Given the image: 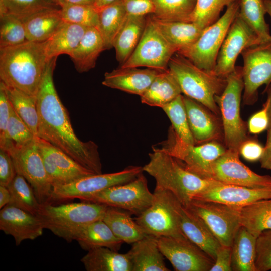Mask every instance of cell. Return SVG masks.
I'll return each instance as SVG.
<instances>
[{"mask_svg": "<svg viewBox=\"0 0 271 271\" xmlns=\"http://www.w3.org/2000/svg\"><path fill=\"white\" fill-rule=\"evenodd\" d=\"M57 58L48 61L36 97L38 137L95 174L102 173L97 145L91 140L83 142L76 136L68 111L57 93L53 78Z\"/></svg>", "mask_w": 271, "mask_h": 271, "instance_id": "cell-1", "label": "cell"}, {"mask_svg": "<svg viewBox=\"0 0 271 271\" xmlns=\"http://www.w3.org/2000/svg\"><path fill=\"white\" fill-rule=\"evenodd\" d=\"M48 60L45 41L0 48V79L36 99Z\"/></svg>", "mask_w": 271, "mask_h": 271, "instance_id": "cell-2", "label": "cell"}, {"mask_svg": "<svg viewBox=\"0 0 271 271\" xmlns=\"http://www.w3.org/2000/svg\"><path fill=\"white\" fill-rule=\"evenodd\" d=\"M152 148L143 171L155 179L156 186L171 192L183 206L187 207L195 196L220 183L190 172L167 152Z\"/></svg>", "mask_w": 271, "mask_h": 271, "instance_id": "cell-3", "label": "cell"}, {"mask_svg": "<svg viewBox=\"0 0 271 271\" xmlns=\"http://www.w3.org/2000/svg\"><path fill=\"white\" fill-rule=\"evenodd\" d=\"M168 69L185 96L201 103L216 115L220 113L215 98L223 92L227 83L226 78L200 68L178 53L171 58Z\"/></svg>", "mask_w": 271, "mask_h": 271, "instance_id": "cell-4", "label": "cell"}, {"mask_svg": "<svg viewBox=\"0 0 271 271\" xmlns=\"http://www.w3.org/2000/svg\"><path fill=\"white\" fill-rule=\"evenodd\" d=\"M108 206L89 202L42 205L37 216L44 229L68 242L75 239L86 225L102 219Z\"/></svg>", "mask_w": 271, "mask_h": 271, "instance_id": "cell-5", "label": "cell"}, {"mask_svg": "<svg viewBox=\"0 0 271 271\" xmlns=\"http://www.w3.org/2000/svg\"><path fill=\"white\" fill-rule=\"evenodd\" d=\"M242 73V67L236 66L226 78L227 83L223 92L215 98L221 115L224 145L227 149L238 152L240 145L248 139L246 125L240 116Z\"/></svg>", "mask_w": 271, "mask_h": 271, "instance_id": "cell-6", "label": "cell"}, {"mask_svg": "<svg viewBox=\"0 0 271 271\" xmlns=\"http://www.w3.org/2000/svg\"><path fill=\"white\" fill-rule=\"evenodd\" d=\"M239 8V0L227 7L224 14L216 22L205 28L195 42L177 53L200 68L213 73L218 53L238 14Z\"/></svg>", "mask_w": 271, "mask_h": 271, "instance_id": "cell-7", "label": "cell"}, {"mask_svg": "<svg viewBox=\"0 0 271 271\" xmlns=\"http://www.w3.org/2000/svg\"><path fill=\"white\" fill-rule=\"evenodd\" d=\"M155 147L176 159L190 172L206 179H210L213 162L227 150L225 146L217 141L202 144L190 145L181 140L170 127L167 139Z\"/></svg>", "mask_w": 271, "mask_h": 271, "instance_id": "cell-8", "label": "cell"}, {"mask_svg": "<svg viewBox=\"0 0 271 271\" xmlns=\"http://www.w3.org/2000/svg\"><path fill=\"white\" fill-rule=\"evenodd\" d=\"M151 205L135 218L137 223L149 235L185 236L180 224L181 203L170 191L156 186Z\"/></svg>", "mask_w": 271, "mask_h": 271, "instance_id": "cell-9", "label": "cell"}, {"mask_svg": "<svg viewBox=\"0 0 271 271\" xmlns=\"http://www.w3.org/2000/svg\"><path fill=\"white\" fill-rule=\"evenodd\" d=\"M143 172L141 166H129L119 172L92 174L53 186L49 203L74 199L83 201L110 187L132 181Z\"/></svg>", "mask_w": 271, "mask_h": 271, "instance_id": "cell-10", "label": "cell"}, {"mask_svg": "<svg viewBox=\"0 0 271 271\" xmlns=\"http://www.w3.org/2000/svg\"><path fill=\"white\" fill-rule=\"evenodd\" d=\"M176 50L164 37L152 14L147 16L142 36L129 58L120 67H145L159 71L168 69L169 62Z\"/></svg>", "mask_w": 271, "mask_h": 271, "instance_id": "cell-11", "label": "cell"}, {"mask_svg": "<svg viewBox=\"0 0 271 271\" xmlns=\"http://www.w3.org/2000/svg\"><path fill=\"white\" fill-rule=\"evenodd\" d=\"M153 199L154 194L142 173L132 181L110 187L82 201L121 209L138 216L151 205Z\"/></svg>", "mask_w": 271, "mask_h": 271, "instance_id": "cell-12", "label": "cell"}, {"mask_svg": "<svg viewBox=\"0 0 271 271\" xmlns=\"http://www.w3.org/2000/svg\"><path fill=\"white\" fill-rule=\"evenodd\" d=\"M37 138L25 145H12L7 151L13 159L17 174L25 178L40 203L45 205L50 203L53 186L45 170Z\"/></svg>", "mask_w": 271, "mask_h": 271, "instance_id": "cell-13", "label": "cell"}, {"mask_svg": "<svg viewBox=\"0 0 271 271\" xmlns=\"http://www.w3.org/2000/svg\"><path fill=\"white\" fill-rule=\"evenodd\" d=\"M186 207L203 220L221 245L232 246L241 226L240 208L217 202L195 199Z\"/></svg>", "mask_w": 271, "mask_h": 271, "instance_id": "cell-14", "label": "cell"}, {"mask_svg": "<svg viewBox=\"0 0 271 271\" xmlns=\"http://www.w3.org/2000/svg\"><path fill=\"white\" fill-rule=\"evenodd\" d=\"M243 61L244 104L252 105L257 100L258 89L271 83V40L245 48Z\"/></svg>", "mask_w": 271, "mask_h": 271, "instance_id": "cell-15", "label": "cell"}, {"mask_svg": "<svg viewBox=\"0 0 271 271\" xmlns=\"http://www.w3.org/2000/svg\"><path fill=\"white\" fill-rule=\"evenodd\" d=\"M162 253L176 271H210L213 259L185 236L156 237Z\"/></svg>", "mask_w": 271, "mask_h": 271, "instance_id": "cell-16", "label": "cell"}, {"mask_svg": "<svg viewBox=\"0 0 271 271\" xmlns=\"http://www.w3.org/2000/svg\"><path fill=\"white\" fill-rule=\"evenodd\" d=\"M260 43L254 31L237 14L218 53L214 74L226 78L234 71L237 57L243 50Z\"/></svg>", "mask_w": 271, "mask_h": 271, "instance_id": "cell-17", "label": "cell"}, {"mask_svg": "<svg viewBox=\"0 0 271 271\" xmlns=\"http://www.w3.org/2000/svg\"><path fill=\"white\" fill-rule=\"evenodd\" d=\"M239 152L227 149L211 165L210 179L223 184L260 188L271 186V176L258 174L239 159Z\"/></svg>", "mask_w": 271, "mask_h": 271, "instance_id": "cell-18", "label": "cell"}, {"mask_svg": "<svg viewBox=\"0 0 271 271\" xmlns=\"http://www.w3.org/2000/svg\"><path fill=\"white\" fill-rule=\"evenodd\" d=\"M36 141L45 170L53 187L95 174L49 142L38 137Z\"/></svg>", "mask_w": 271, "mask_h": 271, "instance_id": "cell-19", "label": "cell"}, {"mask_svg": "<svg viewBox=\"0 0 271 271\" xmlns=\"http://www.w3.org/2000/svg\"><path fill=\"white\" fill-rule=\"evenodd\" d=\"M267 199H271V186L251 188L220 182L196 195L192 200L217 202L241 208Z\"/></svg>", "mask_w": 271, "mask_h": 271, "instance_id": "cell-20", "label": "cell"}, {"mask_svg": "<svg viewBox=\"0 0 271 271\" xmlns=\"http://www.w3.org/2000/svg\"><path fill=\"white\" fill-rule=\"evenodd\" d=\"M41 219L16 207L7 205L0 211V230L12 236L17 246L25 240H33L43 234Z\"/></svg>", "mask_w": 271, "mask_h": 271, "instance_id": "cell-21", "label": "cell"}, {"mask_svg": "<svg viewBox=\"0 0 271 271\" xmlns=\"http://www.w3.org/2000/svg\"><path fill=\"white\" fill-rule=\"evenodd\" d=\"M189 125L195 145L217 141L222 137V125L216 115L196 101L183 96ZM210 111V110H209Z\"/></svg>", "mask_w": 271, "mask_h": 271, "instance_id": "cell-22", "label": "cell"}, {"mask_svg": "<svg viewBox=\"0 0 271 271\" xmlns=\"http://www.w3.org/2000/svg\"><path fill=\"white\" fill-rule=\"evenodd\" d=\"M162 71L138 67H120L106 72L102 84L108 87L142 96Z\"/></svg>", "mask_w": 271, "mask_h": 271, "instance_id": "cell-23", "label": "cell"}, {"mask_svg": "<svg viewBox=\"0 0 271 271\" xmlns=\"http://www.w3.org/2000/svg\"><path fill=\"white\" fill-rule=\"evenodd\" d=\"M180 224L185 236L214 261L221 244L203 220L181 204L179 208Z\"/></svg>", "mask_w": 271, "mask_h": 271, "instance_id": "cell-24", "label": "cell"}, {"mask_svg": "<svg viewBox=\"0 0 271 271\" xmlns=\"http://www.w3.org/2000/svg\"><path fill=\"white\" fill-rule=\"evenodd\" d=\"M147 15L127 14L113 42L116 58L120 65L129 58L144 31Z\"/></svg>", "mask_w": 271, "mask_h": 271, "instance_id": "cell-25", "label": "cell"}, {"mask_svg": "<svg viewBox=\"0 0 271 271\" xmlns=\"http://www.w3.org/2000/svg\"><path fill=\"white\" fill-rule=\"evenodd\" d=\"M132 271H169L156 237L148 235L132 243L127 252Z\"/></svg>", "mask_w": 271, "mask_h": 271, "instance_id": "cell-26", "label": "cell"}, {"mask_svg": "<svg viewBox=\"0 0 271 271\" xmlns=\"http://www.w3.org/2000/svg\"><path fill=\"white\" fill-rule=\"evenodd\" d=\"M104 50V42L98 29L88 27L78 45L69 56L76 70L83 73L95 67L97 58Z\"/></svg>", "mask_w": 271, "mask_h": 271, "instance_id": "cell-27", "label": "cell"}, {"mask_svg": "<svg viewBox=\"0 0 271 271\" xmlns=\"http://www.w3.org/2000/svg\"><path fill=\"white\" fill-rule=\"evenodd\" d=\"M87 28L63 22L50 37L45 41L48 60L61 54L69 55L77 47Z\"/></svg>", "mask_w": 271, "mask_h": 271, "instance_id": "cell-28", "label": "cell"}, {"mask_svg": "<svg viewBox=\"0 0 271 271\" xmlns=\"http://www.w3.org/2000/svg\"><path fill=\"white\" fill-rule=\"evenodd\" d=\"M181 93L177 79L168 69L158 74L148 89L140 97L142 103L162 108Z\"/></svg>", "mask_w": 271, "mask_h": 271, "instance_id": "cell-29", "label": "cell"}, {"mask_svg": "<svg viewBox=\"0 0 271 271\" xmlns=\"http://www.w3.org/2000/svg\"><path fill=\"white\" fill-rule=\"evenodd\" d=\"M75 240L82 249L87 251L99 247H107L118 251L123 243L115 236L102 219L86 225L77 234Z\"/></svg>", "mask_w": 271, "mask_h": 271, "instance_id": "cell-30", "label": "cell"}, {"mask_svg": "<svg viewBox=\"0 0 271 271\" xmlns=\"http://www.w3.org/2000/svg\"><path fill=\"white\" fill-rule=\"evenodd\" d=\"M87 271H132L128 254H121L107 247L88 251L81 259Z\"/></svg>", "mask_w": 271, "mask_h": 271, "instance_id": "cell-31", "label": "cell"}, {"mask_svg": "<svg viewBox=\"0 0 271 271\" xmlns=\"http://www.w3.org/2000/svg\"><path fill=\"white\" fill-rule=\"evenodd\" d=\"M129 212L108 206L102 220L123 243L132 244L148 236Z\"/></svg>", "mask_w": 271, "mask_h": 271, "instance_id": "cell-32", "label": "cell"}, {"mask_svg": "<svg viewBox=\"0 0 271 271\" xmlns=\"http://www.w3.org/2000/svg\"><path fill=\"white\" fill-rule=\"evenodd\" d=\"M152 16L164 37L177 52L195 42L204 29L193 22L164 21Z\"/></svg>", "mask_w": 271, "mask_h": 271, "instance_id": "cell-33", "label": "cell"}, {"mask_svg": "<svg viewBox=\"0 0 271 271\" xmlns=\"http://www.w3.org/2000/svg\"><path fill=\"white\" fill-rule=\"evenodd\" d=\"M63 22L61 9L45 10L33 15L23 21L27 41H46Z\"/></svg>", "mask_w": 271, "mask_h": 271, "instance_id": "cell-34", "label": "cell"}, {"mask_svg": "<svg viewBox=\"0 0 271 271\" xmlns=\"http://www.w3.org/2000/svg\"><path fill=\"white\" fill-rule=\"evenodd\" d=\"M256 237L241 226L231 246L233 271H256L255 265Z\"/></svg>", "mask_w": 271, "mask_h": 271, "instance_id": "cell-35", "label": "cell"}, {"mask_svg": "<svg viewBox=\"0 0 271 271\" xmlns=\"http://www.w3.org/2000/svg\"><path fill=\"white\" fill-rule=\"evenodd\" d=\"M97 9V28L103 39L105 50H109L113 48L114 37L127 15L126 8L123 0H117Z\"/></svg>", "mask_w": 271, "mask_h": 271, "instance_id": "cell-36", "label": "cell"}, {"mask_svg": "<svg viewBox=\"0 0 271 271\" xmlns=\"http://www.w3.org/2000/svg\"><path fill=\"white\" fill-rule=\"evenodd\" d=\"M240 216L241 225L257 238L263 231L271 230V199L240 208Z\"/></svg>", "mask_w": 271, "mask_h": 271, "instance_id": "cell-37", "label": "cell"}, {"mask_svg": "<svg viewBox=\"0 0 271 271\" xmlns=\"http://www.w3.org/2000/svg\"><path fill=\"white\" fill-rule=\"evenodd\" d=\"M0 85L4 89L15 112L38 137V115L36 99L21 90L7 86L1 81Z\"/></svg>", "mask_w": 271, "mask_h": 271, "instance_id": "cell-38", "label": "cell"}, {"mask_svg": "<svg viewBox=\"0 0 271 271\" xmlns=\"http://www.w3.org/2000/svg\"><path fill=\"white\" fill-rule=\"evenodd\" d=\"M266 13L264 0H239L238 15L254 31L261 43L271 40Z\"/></svg>", "mask_w": 271, "mask_h": 271, "instance_id": "cell-39", "label": "cell"}, {"mask_svg": "<svg viewBox=\"0 0 271 271\" xmlns=\"http://www.w3.org/2000/svg\"><path fill=\"white\" fill-rule=\"evenodd\" d=\"M197 0H153L152 14L156 19L167 22H190Z\"/></svg>", "mask_w": 271, "mask_h": 271, "instance_id": "cell-40", "label": "cell"}, {"mask_svg": "<svg viewBox=\"0 0 271 271\" xmlns=\"http://www.w3.org/2000/svg\"><path fill=\"white\" fill-rule=\"evenodd\" d=\"M7 187L11 195L8 205L33 215L38 214L42 205L38 200L32 187L24 177L17 174Z\"/></svg>", "mask_w": 271, "mask_h": 271, "instance_id": "cell-41", "label": "cell"}, {"mask_svg": "<svg viewBox=\"0 0 271 271\" xmlns=\"http://www.w3.org/2000/svg\"><path fill=\"white\" fill-rule=\"evenodd\" d=\"M59 9L51 0H0V16H12L23 22L37 13Z\"/></svg>", "mask_w": 271, "mask_h": 271, "instance_id": "cell-42", "label": "cell"}, {"mask_svg": "<svg viewBox=\"0 0 271 271\" xmlns=\"http://www.w3.org/2000/svg\"><path fill=\"white\" fill-rule=\"evenodd\" d=\"M172 123V127L178 137L185 143L195 145L188 123L187 115L181 94L162 108Z\"/></svg>", "mask_w": 271, "mask_h": 271, "instance_id": "cell-43", "label": "cell"}, {"mask_svg": "<svg viewBox=\"0 0 271 271\" xmlns=\"http://www.w3.org/2000/svg\"><path fill=\"white\" fill-rule=\"evenodd\" d=\"M237 0H197L190 22L205 29L216 22L223 8Z\"/></svg>", "mask_w": 271, "mask_h": 271, "instance_id": "cell-44", "label": "cell"}, {"mask_svg": "<svg viewBox=\"0 0 271 271\" xmlns=\"http://www.w3.org/2000/svg\"><path fill=\"white\" fill-rule=\"evenodd\" d=\"M64 22L86 27H96L98 10L94 5L65 4L61 8Z\"/></svg>", "mask_w": 271, "mask_h": 271, "instance_id": "cell-45", "label": "cell"}, {"mask_svg": "<svg viewBox=\"0 0 271 271\" xmlns=\"http://www.w3.org/2000/svg\"><path fill=\"white\" fill-rule=\"evenodd\" d=\"M23 22L12 16H0V48L27 41Z\"/></svg>", "mask_w": 271, "mask_h": 271, "instance_id": "cell-46", "label": "cell"}, {"mask_svg": "<svg viewBox=\"0 0 271 271\" xmlns=\"http://www.w3.org/2000/svg\"><path fill=\"white\" fill-rule=\"evenodd\" d=\"M7 132L8 143L4 149L5 150H7L12 145H25L37 138L13 108L8 121Z\"/></svg>", "mask_w": 271, "mask_h": 271, "instance_id": "cell-47", "label": "cell"}, {"mask_svg": "<svg viewBox=\"0 0 271 271\" xmlns=\"http://www.w3.org/2000/svg\"><path fill=\"white\" fill-rule=\"evenodd\" d=\"M255 265L256 271L271 270V230L263 231L256 238Z\"/></svg>", "mask_w": 271, "mask_h": 271, "instance_id": "cell-48", "label": "cell"}, {"mask_svg": "<svg viewBox=\"0 0 271 271\" xmlns=\"http://www.w3.org/2000/svg\"><path fill=\"white\" fill-rule=\"evenodd\" d=\"M12 105L3 87L0 85V149H5L7 143V126Z\"/></svg>", "mask_w": 271, "mask_h": 271, "instance_id": "cell-49", "label": "cell"}, {"mask_svg": "<svg viewBox=\"0 0 271 271\" xmlns=\"http://www.w3.org/2000/svg\"><path fill=\"white\" fill-rule=\"evenodd\" d=\"M16 175L11 156L7 151L0 149V185L8 187Z\"/></svg>", "mask_w": 271, "mask_h": 271, "instance_id": "cell-50", "label": "cell"}, {"mask_svg": "<svg viewBox=\"0 0 271 271\" xmlns=\"http://www.w3.org/2000/svg\"><path fill=\"white\" fill-rule=\"evenodd\" d=\"M268 103L267 101L262 109L254 114L249 119L248 128L252 134H258L267 129L269 125Z\"/></svg>", "mask_w": 271, "mask_h": 271, "instance_id": "cell-51", "label": "cell"}, {"mask_svg": "<svg viewBox=\"0 0 271 271\" xmlns=\"http://www.w3.org/2000/svg\"><path fill=\"white\" fill-rule=\"evenodd\" d=\"M263 149L264 147L257 140L247 139L240 145L239 152L246 160L254 162L260 160Z\"/></svg>", "mask_w": 271, "mask_h": 271, "instance_id": "cell-52", "label": "cell"}, {"mask_svg": "<svg viewBox=\"0 0 271 271\" xmlns=\"http://www.w3.org/2000/svg\"><path fill=\"white\" fill-rule=\"evenodd\" d=\"M127 14L148 15L154 13L153 0H123Z\"/></svg>", "mask_w": 271, "mask_h": 271, "instance_id": "cell-53", "label": "cell"}, {"mask_svg": "<svg viewBox=\"0 0 271 271\" xmlns=\"http://www.w3.org/2000/svg\"><path fill=\"white\" fill-rule=\"evenodd\" d=\"M231 246L221 245L210 271H231Z\"/></svg>", "mask_w": 271, "mask_h": 271, "instance_id": "cell-54", "label": "cell"}, {"mask_svg": "<svg viewBox=\"0 0 271 271\" xmlns=\"http://www.w3.org/2000/svg\"><path fill=\"white\" fill-rule=\"evenodd\" d=\"M267 130L266 142L259 162L262 168L271 170V127Z\"/></svg>", "mask_w": 271, "mask_h": 271, "instance_id": "cell-55", "label": "cell"}, {"mask_svg": "<svg viewBox=\"0 0 271 271\" xmlns=\"http://www.w3.org/2000/svg\"><path fill=\"white\" fill-rule=\"evenodd\" d=\"M10 199L11 195L8 187L0 185V208L9 204Z\"/></svg>", "mask_w": 271, "mask_h": 271, "instance_id": "cell-56", "label": "cell"}, {"mask_svg": "<svg viewBox=\"0 0 271 271\" xmlns=\"http://www.w3.org/2000/svg\"><path fill=\"white\" fill-rule=\"evenodd\" d=\"M265 90L267 95L266 101L268 103V112L269 116V125L267 128L268 129L271 127V83L266 86V88Z\"/></svg>", "mask_w": 271, "mask_h": 271, "instance_id": "cell-57", "label": "cell"}, {"mask_svg": "<svg viewBox=\"0 0 271 271\" xmlns=\"http://www.w3.org/2000/svg\"><path fill=\"white\" fill-rule=\"evenodd\" d=\"M65 4L94 5L95 0H64Z\"/></svg>", "mask_w": 271, "mask_h": 271, "instance_id": "cell-58", "label": "cell"}, {"mask_svg": "<svg viewBox=\"0 0 271 271\" xmlns=\"http://www.w3.org/2000/svg\"><path fill=\"white\" fill-rule=\"evenodd\" d=\"M116 1L117 0H95L94 6L96 8H99L110 4Z\"/></svg>", "mask_w": 271, "mask_h": 271, "instance_id": "cell-59", "label": "cell"}, {"mask_svg": "<svg viewBox=\"0 0 271 271\" xmlns=\"http://www.w3.org/2000/svg\"><path fill=\"white\" fill-rule=\"evenodd\" d=\"M266 13L268 14L271 19V0H264Z\"/></svg>", "mask_w": 271, "mask_h": 271, "instance_id": "cell-60", "label": "cell"}, {"mask_svg": "<svg viewBox=\"0 0 271 271\" xmlns=\"http://www.w3.org/2000/svg\"><path fill=\"white\" fill-rule=\"evenodd\" d=\"M52 2L60 6L61 8L65 4L64 0H51Z\"/></svg>", "mask_w": 271, "mask_h": 271, "instance_id": "cell-61", "label": "cell"}]
</instances>
